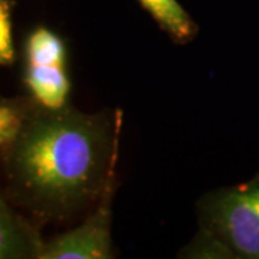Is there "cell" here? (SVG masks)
I'll list each match as a JSON object with an SVG mask.
<instances>
[{"instance_id":"6da1fadb","label":"cell","mask_w":259,"mask_h":259,"mask_svg":"<svg viewBox=\"0 0 259 259\" xmlns=\"http://www.w3.org/2000/svg\"><path fill=\"white\" fill-rule=\"evenodd\" d=\"M115 131L102 114L36 104L2 153L10 200L42 221H64L98 200L117 167Z\"/></svg>"},{"instance_id":"7a4b0ae2","label":"cell","mask_w":259,"mask_h":259,"mask_svg":"<svg viewBox=\"0 0 259 259\" xmlns=\"http://www.w3.org/2000/svg\"><path fill=\"white\" fill-rule=\"evenodd\" d=\"M186 252L193 258L259 259V175L204 197L200 232Z\"/></svg>"},{"instance_id":"3957f363","label":"cell","mask_w":259,"mask_h":259,"mask_svg":"<svg viewBox=\"0 0 259 259\" xmlns=\"http://www.w3.org/2000/svg\"><path fill=\"white\" fill-rule=\"evenodd\" d=\"M25 85L30 98L44 108H62L71 93L66 72V48L59 35L36 28L25 45Z\"/></svg>"},{"instance_id":"277c9868","label":"cell","mask_w":259,"mask_h":259,"mask_svg":"<svg viewBox=\"0 0 259 259\" xmlns=\"http://www.w3.org/2000/svg\"><path fill=\"white\" fill-rule=\"evenodd\" d=\"M115 171L108 179L95 212L78 228L44 243L39 259H108L111 249V203Z\"/></svg>"},{"instance_id":"5b68a950","label":"cell","mask_w":259,"mask_h":259,"mask_svg":"<svg viewBox=\"0 0 259 259\" xmlns=\"http://www.w3.org/2000/svg\"><path fill=\"white\" fill-rule=\"evenodd\" d=\"M45 241L0 194V259H39Z\"/></svg>"},{"instance_id":"8992f818","label":"cell","mask_w":259,"mask_h":259,"mask_svg":"<svg viewBox=\"0 0 259 259\" xmlns=\"http://www.w3.org/2000/svg\"><path fill=\"white\" fill-rule=\"evenodd\" d=\"M139 3L177 44L185 45L197 35V25L177 0H139Z\"/></svg>"},{"instance_id":"52a82bcc","label":"cell","mask_w":259,"mask_h":259,"mask_svg":"<svg viewBox=\"0 0 259 259\" xmlns=\"http://www.w3.org/2000/svg\"><path fill=\"white\" fill-rule=\"evenodd\" d=\"M36 107L32 98H3L0 97V154L18 139L30 112Z\"/></svg>"},{"instance_id":"ba28073f","label":"cell","mask_w":259,"mask_h":259,"mask_svg":"<svg viewBox=\"0 0 259 259\" xmlns=\"http://www.w3.org/2000/svg\"><path fill=\"white\" fill-rule=\"evenodd\" d=\"M15 61V47L12 35V2L0 0V65Z\"/></svg>"}]
</instances>
